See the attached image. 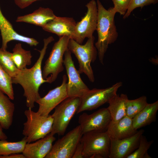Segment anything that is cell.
<instances>
[{"mask_svg":"<svg viewBox=\"0 0 158 158\" xmlns=\"http://www.w3.org/2000/svg\"><path fill=\"white\" fill-rule=\"evenodd\" d=\"M40 0H14L15 4L22 9L25 8L34 2Z\"/></svg>","mask_w":158,"mask_h":158,"instance_id":"4dcf8cb0","label":"cell"},{"mask_svg":"<svg viewBox=\"0 0 158 158\" xmlns=\"http://www.w3.org/2000/svg\"><path fill=\"white\" fill-rule=\"evenodd\" d=\"M158 110V101L147 103L145 107L133 118L132 123L136 130L149 125L156 120Z\"/></svg>","mask_w":158,"mask_h":158,"instance_id":"ffe728a7","label":"cell"},{"mask_svg":"<svg viewBox=\"0 0 158 158\" xmlns=\"http://www.w3.org/2000/svg\"><path fill=\"white\" fill-rule=\"evenodd\" d=\"M95 37L93 36L88 38L84 45L80 44L73 39L69 41L68 48L73 54L78 61L80 74L84 73L90 82L95 81L91 63L96 60L97 55V50L95 45Z\"/></svg>","mask_w":158,"mask_h":158,"instance_id":"277c9868","label":"cell"},{"mask_svg":"<svg viewBox=\"0 0 158 158\" xmlns=\"http://www.w3.org/2000/svg\"><path fill=\"white\" fill-rule=\"evenodd\" d=\"M122 85V82H120L105 88L90 90L80 98V103L76 113L92 110L108 103L117 95L118 90Z\"/></svg>","mask_w":158,"mask_h":158,"instance_id":"ba28073f","label":"cell"},{"mask_svg":"<svg viewBox=\"0 0 158 158\" xmlns=\"http://www.w3.org/2000/svg\"><path fill=\"white\" fill-rule=\"evenodd\" d=\"M11 58L14 64L19 70L25 68L31 65L32 56L30 51L24 49L21 43L16 44L12 50Z\"/></svg>","mask_w":158,"mask_h":158,"instance_id":"603a6c76","label":"cell"},{"mask_svg":"<svg viewBox=\"0 0 158 158\" xmlns=\"http://www.w3.org/2000/svg\"><path fill=\"white\" fill-rule=\"evenodd\" d=\"M0 158H25L23 154L13 153L5 156H0Z\"/></svg>","mask_w":158,"mask_h":158,"instance_id":"d6a6232c","label":"cell"},{"mask_svg":"<svg viewBox=\"0 0 158 158\" xmlns=\"http://www.w3.org/2000/svg\"><path fill=\"white\" fill-rule=\"evenodd\" d=\"M76 23L73 18L56 16L42 28L44 31L59 37L66 36L74 40Z\"/></svg>","mask_w":158,"mask_h":158,"instance_id":"2e32d148","label":"cell"},{"mask_svg":"<svg viewBox=\"0 0 158 158\" xmlns=\"http://www.w3.org/2000/svg\"><path fill=\"white\" fill-rule=\"evenodd\" d=\"M71 52L67 48L64 54L63 64L68 78L66 90L68 97H81L89 90L82 80L78 70L74 64Z\"/></svg>","mask_w":158,"mask_h":158,"instance_id":"30bf717a","label":"cell"},{"mask_svg":"<svg viewBox=\"0 0 158 158\" xmlns=\"http://www.w3.org/2000/svg\"><path fill=\"white\" fill-rule=\"evenodd\" d=\"M133 118L126 115L116 121L110 122L106 132L110 138L121 139L133 135L137 132L133 127Z\"/></svg>","mask_w":158,"mask_h":158,"instance_id":"ac0fdd59","label":"cell"},{"mask_svg":"<svg viewBox=\"0 0 158 158\" xmlns=\"http://www.w3.org/2000/svg\"><path fill=\"white\" fill-rule=\"evenodd\" d=\"M87 11L81 20L76 23L74 40L82 44L85 39L92 37L96 30L98 18L97 2L91 0L86 5Z\"/></svg>","mask_w":158,"mask_h":158,"instance_id":"8fae6325","label":"cell"},{"mask_svg":"<svg viewBox=\"0 0 158 158\" xmlns=\"http://www.w3.org/2000/svg\"><path fill=\"white\" fill-rule=\"evenodd\" d=\"M11 100L0 90V124L5 129H8L13 121L15 105Z\"/></svg>","mask_w":158,"mask_h":158,"instance_id":"44dd1931","label":"cell"},{"mask_svg":"<svg viewBox=\"0 0 158 158\" xmlns=\"http://www.w3.org/2000/svg\"><path fill=\"white\" fill-rule=\"evenodd\" d=\"M56 16L51 9L40 7L31 13L18 16L16 21L30 23L42 28Z\"/></svg>","mask_w":158,"mask_h":158,"instance_id":"d6986e66","label":"cell"},{"mask_svg":"<svg viewBox=\"0 0 158 158\" xmlns=\"http://www.w3.org/2000/svg\"><path fill=\"white\" fill-rule=\"evenodd\" d=\"M49 36L43 40L44 46L40 52L39 57L30 68H27L19 70L16 75L12 78L13 84H19L24 90L23 96L26 99V105L31 109L35 107L36 101L41 98L39 93L40 86L44 83H48L42 76V65L48 45L54 40Z\"/></svg>","mask_w":158,"mask_h":158,"instance_id":"6da1fadb","label":"cell"},{"mask_svg":"<svg viewBox=\"0 0 158 158\" xmlns=\"http://www.w3.org/2000/svg\"><path fill=\"white\" fill-rule=\"evenodd\" d=\"M3 128L0 124V140H6L8 137L3 132Z\"/></svg>","mask_w":158,"mask_h":158,"instance_id":"836d02e7","label":"cell"},{"mask_svg":"<svg viewBox=\"0 0 158 158\" xmlns=\"http://www.w3.org/2000/svg\"><path fill=\"white\" fill-rule=\"evenodd\" d=\"M111 120L107 108H104L90 114L83 113L79 116L78 122L83 135L91 131H106Z\"/></svg>","mask_w":158,"mask_h":158,"instance_id":"7c38bea8","label":"cell"},{"mask_svg":"<svg viewBox=\"0 0 158 158\" xmlns=\"http://www.w3.org/2000/svg\"><path fill=\"white\" fill-rule=\"evenodd\" d=\"M128 99L127 95L117 94L108 103L107 108L110 113L111 121H116L126 116V103Z\"/></svg>","mask_w":158,"mask_h":158,"instance_id":"7402d4cb","label":"cell"},{"mask_svg":"<svg viewBox=\"0 0 158 158\" xmlns=\"http://www.w3.org/2000/svg\"><path fill=\"white\" fill-rule=\"evenodd\" d=\"M154 142L153 140L148 141L142 134L140 137L138 147L127 158H151L148 151Z\"/></svg>","mask_w":158,"mask_h":158,"instance_id":"83f0119b","label":"cell"},{"mask_svg":"<svg viewBox=\"0 0 158 158\" xmlns=\"http://www.w3.org/2000/svg\"><path fill=\"white\" fill-rule=\"evenodd\" d=\"M80 142L84 158H109L110 138L106 131L86 133L83 135Z\"/></svg>","mask_w":158,"mask_h":158,"instance_id":"5b68a950","label":"cell"},{"mask_svg":"<svg viewBox=\"0 0 158 158\" xmlns=\"http://www.w3.org/2000/svg\"><path fill=\"white\" fill-rule=\"evenodd\" d=\"M12 53L0 48V64L7 74L11 78L15 76L18 69L11 58Z\"/></svg>","mask_w":158,"mask_h":158,"instance_id":"484cf974","label":"cell"},{"mask_svg":"<svg viewBox=\"0 0 158 158\" xmlns=\"http://www.w3.org/2000/svg\"><path fill=\"white\" fill-rule=\"evenodd\" d=\"M82 135L79 125L57 140L45 158H72Z\"/></svg>","mask_w":158,"mask_h":158,"instance_id":"9c48e42d","label":"cell"},{"mask_svg":"<svg viewBox=\"0 0 158 158\" xmlns=\"http://www.w3.org/2000/svg\"><path fill=\"white\" fill-rule=\"evenodd\" d=\"M158 0H131L128 10L123 16V18H127L130 14L132 11L138 7L141 8L144 6L152 4H155Z\"/></svg>","mask_w":158,"mask_h":158,"instance_id":"f1b7e54d","label":"cell"},{"mask_svg":"<svg viewBox=\"0 0 158 158\" xmlns=\"http://www.w3.org/2000/svg\"><path fill=\"white\" fill-rule=\"evenodd\" d=\"M147 103V98L145 96H142L135 99H128L126 103V115L133 118Z\"/></svg>","mask_w":158,"mask_h":158,"instance_id":"d4e9b609","label":"cell"},{"mask_svg":"<svg viewBox=\"0 0 158 158\" xmlns=\"http://www.w3.org/2000/svg\"><path fill=\"white\" fill-rule=\"evenodd\" d=\"M114 4L113 7L116 13L124 16L126 13L131 0H112Z\"/></svg>","mask_w":158,"mask_h":158,"instance_id":"f546056e","label":"cell"},{"mask_svg":"<svg viewBox=\"0 0 158 158\" xmlns=\"http://www.w3.org/2000/svg\"><path fill=\"white\" fill-rule=\"evenodd\" d=\"M27 141L24 138L20 141L10 142L6 140H0V156L22 153Z\"/></svg>","mask_w":158,"mask_h":158,"instance_id":"cb8c5ba5","label":"cell"},{"mask_svg":"<svg viewBox=\"0 0 158 158\" xmlns=\"http://www.w3.org/2000/svg\"><path fill=\"white\" fill-rule=\"evenodd\" d=\"M96 2L98 18L96 30L98 38L95 45L97 50L99 61L103 64L104 54L109 45L114 43L118 37L114 20L116 12L113 7L108 10L105 9L99 0Z\"/></svg>","mask_w":158,"mask_h":158,"instance_id":"7a4b0ae2","label":"cell"},{"mask_svg":"<svg viewBox=\"0 0 158 158\" xmlns=\"http://www.w3.org/2000/svg\"><path fill=\"white\" fill-rule=\"evenodd\" d=\"M80 98L79 97H68L54 108L51 115L53 123L51 134L63 135L80 104Z\"/></svg>","mask_w":158,"mask_h":158,"instance_id":"8992f818","label":"cell"},{"mask_svg":"<svg viewBox=\"0 0 158 158\" xmlns=\"http://www.w3.org/2000/svg\"><path fill=\"white\" fill-rule=\"evenodd\" d=\"M70 38L66 36L59 37L54 44L49 56L45 62L42 71L43 78L51 83L56 79L64 69L63 56Z\"/></svg>","mask_w":158,"mask_h":158,"instance_id":"52a82bcc","label":"cell"},{"mask_svg":"<svg viewBox=\"0 0 158 158\" xmlns=\"http://www.w3.org/2000/svg\"><path fill=\"white\" fill-rule=\"evenodd\" d=\"M56 138L50 133L34 142L27 143L22 154L25 158H43L50 151Z\"/></svg>","mask_w":158,"mask_h":158,"instance_id":"e0dca14e","label":"cell"},{"mask_svg":"<svg viewBox=\"0 0 158 158\" xmlns=\"http://www.w3.org/2000/svg\"><path fill=\"white\" fill-rule=\"evenodd\" d=\"M32 109L25 111L26 121L23 123L22 134L27 142H32L44 137L51 131L53 118L51 115L44 116Z\"/></svg>","mask_w":158,"mask_h":158,"instance_id":"3957f363","label":"cell"},{"mask_svg":"<svg viewBox=\"0 0 158 158\" xmlns=\"http://www.w3.org/2000/svg\"><path fill=\"white\" fill-rule=\"evenodd\" d=\"M12 78L5 71L0 64V90L12 100L14 99Z\"/></svg>","mask_w":158,"mask_h":158,"instance_id":"4316f807","label":"cell"},{"mask_svg":"<svg viewBox=\"0 0 158 158\" xmlns=\"http://www.w3.org/2000/svg\"><path fill=\"white\" fill-rule=\"evenodd\" d=\"M0 30L2 39V49L6 50L7 44L12 40L25 43L31 46H36L39 43L35 39L21 35L13 29L10 22L4 16L0 7Z\"/></svg>","mask_w":158,"mask_h":158,"instance_id":"9a60e30c","label":"cell"},{"mask_svg":"<svg viewBox=\"0 0 158 158\" xmlns=\"http://www.w3.org/2000/svg\"><path fill=\"white\" fill-rule=\"evenodd\" d=\"M67 80V76L64 75L60 85L49 90L44 96L36 101L39 106L37 111L39 114L48 116L56 107L68 97L66 90Z\"/></svg>","mask_w":158,"mask_h":158,"instance_id":"4fadbf2b","label":"cell"},{"mask_svg":"<svg viewBox=\"0 0 158 158\" xmlns=\"http://www.w3.org/2000/svg\"><path fill=\"white\" fill-rule=\"evenodd\" d=\"M144 132L141 129L133 135L121 139L110 138L109 158H127L138 147Z\"/></svg>","mask_w":158,"mask_h":158,"instance_id":"5bb4252c","label":"cell"},{"mask_svg":"<svg viewBox=\"0 0 158 158\" xmlns=\"http://www.w3.org/2000/svg\"><path fill=\"white\" fill-rule=\"evenodd\" d=\"M83 152V145L80 141L76 148L72 158H84Z\"/></svg>","mask_w":158,"mask_h":158,"instance_id":"1f68e13d","label":"cell"}]
</instances>
